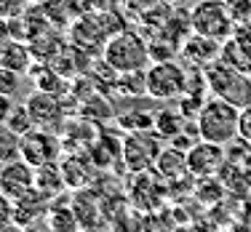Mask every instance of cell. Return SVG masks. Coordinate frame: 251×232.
<instances>
[{"mask_svg":"<svg viewBox=\"0 0 251 232\" xmlns=\"http://www.w3.org/2000/svg\"><path fill=\"white\" fill-rule=\"evenodd\" d=\"M195 128H198L201 139L227 147L241 136V107L222 96L208 99L201 104L198 115H195Z\"/></svg>","mask_w":251,"mask_h":232,"instance_id":"1","label":"cell"},{"mask_svg":"<svg viewBox=\"0 0 251 232\" xmlns=\"http://www.w3.org/2000/svg\"><path fill=\"white\" fill-rule=\"evenodd\" d=\"M150 46L142 35H136L134 29H121L115 32L101 48V62L107 64V70L112 72H139V70L150 67Z\"/></svg>","mask_w":251,"mask_h":232,"instance_id":"2","label":"cell"},{"mask_svg":"<svg viewBox=\"0 0 251 232\" xmlns=\"http://www.w3.org/2000/svg\"><path fill=\"white\" fill-rule=\"evenodd\" d=\"M147 77V96L155 102H176L187 91L190 72L176 56L171 59H158L145 70Z\"/></svg>","mask_w":251,"mask_h":232,"instance_id":"3","label":"cell"},{"mask_svg":"<svg viewBox=\"0 0 251 232\" xmlns=\"http://www.w3.org/2000/svg\"><path fill=\"white\" fill-rule=\"evenodd\" d=\"M190 27H193V32L225 43L235 32V16L227 8L225 0H198L190 8Z\"/></svg>","mask_w":251,"mask_h":232,"instance_id":"4","label":"cell"},{"mask_svg":"<svg viewBox=\"0 0 251 232\" xmlns=\"http://www.w3.org/2000/svg\"><path fill=\"white\" fill-rule=\"evenodd\" d=\"M206 86L214 96H222L227 102L246 107L251 104V83L246 75H241V70L235 64L217 59L206 67Z\"/></svg>","mask_w":251,"mask_h":232,"instance_id":"5","label":"cell"},{"mask_svg":"<svg viewBox=\"0 0 251 232\" xmlns=\"http://www.w3.org/2000/svg\"><path fill=\"white\" fill-rule=\"evenodd\" d=\"M64 150V141L56 131L49 128H38L35 126L32 131L19 136V158L27 160L29 165L35 168H43L49 163H56L59 155Z\"/></svg>","mask_w":251,"mask_h":232,"instance_id":"6","label":"cell"},{"mask_svg":"<svg viewBox=\"0 0 251 232\" xmlns=\"http://www.w3.org/2000/svg\"><path fill=\"white\" fill-rule=\"evenodd\" d=\"M160 139L163 136H155L150 131H134L123 139V165L131 174H145V171L155 168V160L160 155Z\"/></svg>","mask_w":251,"mask_h":232,"instance_id":"7","label":"cell"},{"mask_svg":"<svg viewBox=\"0 0 251 232\" xmlns=\"http://www.w3.org/2000/svg\"><path fill=\"white\" fill-rule=\"evenodd\" d=\"M29 115H32V123L38 128H49V131H59L64 126V107H62V96L49 91H40L35 88L32 93L25 99Z\"/></svg>","mask_w":251,"mask_h":232,"instance_id":"8","label":"cell"},{"mask_svg":"<svg viewBox=\"0 0 251 232\" xmlns=\"http://www.w3.org/2000/svg\"><path fill=\"white\" fill-rule=\"evenodd\" d=\"M225 163V147L214 144V141L198 139L187 150V168L193 179H206V176H217Z\"/></svg>","mask_w":251,"mask_h":232,"instance_id":"9","label":"cell"},{"mask_svg":"<svg viewBox=\"0 0 251 232\" xmlns=\"http://www.w3.org/2000/svg\"><path fill=\"white\" fill-rule=\"evenodd\" d=\"M35 174H38V168L16 155L14 160L0 165V189H3L8 198L16 200V198H22V195H27L35 189Z\"/></svg>","mask_w":251,"mask_h":232,"instance_id":"10","label":"cell"},{"mask_svg":"<svg viewBox=\"0 0 251 232\" xmlns=\"http://www.w3.org/2000/svg\"><path fill=\"white\" fill-rule=\"evenodd\" d=\"M219 46H222L219 40H211V38H206V35L193 32L182 43V48H179V59L187 62L190 67H208V64L217 62L219 53H222Z\"/></svg>","mask_w":251,"mask_h":232,"instance_id":"11","label":"cell"},{"mask_svg":"<svg viewBox=\"0 0 251 232\" xmlns=\"http://www.w3.org/2000/svg\"><path fill=\"white\" fill-rule=\"evenodd\" d=\"M59 165H62L67 189H86V187H91L97 163L91 160V155H88V152H70L67 158H62V163H59Z\"/></svg>","mask_w":251,"mask_h":232,"instance_id":"12","label":"cell"},{"mask_svg":"<svg viewBox=\"0 0 251 232\" xmlns=\"http://www.w3.org/2000/svg\"><path fill=\"white\" fill-rule=\"evenodd\" d=\"M51 200L46 195H40L38 189L22 195L14 200V227H35L40 219H46Z\"/></svg>","mask_w":251,"mask_h":232,"instance_id":"13","label":"cell"},{"mask_svg":"<svg viewBox=\"0 0 251 232\" xmlns=\"http://www.w3.org/2000/svg\"><path fill=\"white\" fill-rule=\"evenodd\" d=\"M155 174L160 176V179L166 182H176L182 179V176H190V168H187V150H182V147H163L158 155V160H155Z\"/></svg>","mask_w":251,"mask_h":232,"instance_id":"14","label":"cell"},{"mask_svg":"<svg viewBox=\"0 0 251 232\" xmlns=\"http://www.w3.org/2000/svg\"><path fill=\"white\" fill-rule=\"evenodd\" d=\"M35 189H38L40 195H46L49 200L67 192V182H64L62 165L49 163V165H43V168H38V174H35Z\"/></svg>","mask_w":251,"mask_h":232,"instance_id":"15","label":"cell"},{"mask_svg":"<svg viewBox=\"0 0 251 232\" xmlns=\"http://www.w3.org/2000/svg\"><path fill=\"white\" fill-rule=\"evenodd\" d=\"M184 128V115L176 107H163L155 112V134H160L163 139H174L182 134Z\"/></svg>","mask_w":251,"mask_h":232,"instance_id":"16","label":"cell"},{"mask_svg":"<svg viewBox=\"0 0 251 232\" xmlns=\"http://www.w3.org/2000/svg\"><path fill=\"white\" fill-rule=\"evenodd\" d=\"M0 64L16 70V72H27L29 64H32V62H29L27 46H22V43H8V46L3 48V53H0Z\"/></svg>","mask_w":251,"mask_h":232,"instance_id":"17","label":"cell"},{"mask_svg":"<svg viewBox=\"0 0 251 232\" xmlns=\"http://www.w3.org/2000/svg\"><path fill=\"white\" fill-rule=\"evenodd\" d=\"M8 131H14L16 136H22V134H27V131H32L35 128V123H32V115H29V110H27V104L22 102V104H16L11 107V112H8V117H5V123H3Z\"/></svg>","mask_w":251,"mask_h":232,"instance_id":"18","label":"cell"},{"mask_svg":"<svg viewBox=\"0 0 251 232\" xmlns=\"http://www.w3.org/2000/svg\"><path fill=\"white\" fill-rule=\"evenodd\" d=\"M35 88H40V91H49V93H56V96H62L64 91H67V83H64L62 75H56L53 70H43V72L35 75Z\"/></svg>","mask_w":251,"mask_h":232,"instance_id":"19","label":"cell"},{"mask_svg":"<svg viewBox=\"0 0 251 232\" xmlns=\"http://www.w3.org/2000/svg\"><path fill=\"white\" fill-rule=\"evenodd\" d=\"M16 155H19V136L5 126H0V165L14 160Z\"/></svg>","mask_w":251,"mask_h":232,"instance_id":"20","label":"cell"},{"mask_svg":"<svg viewBox=\"0 0 251 232\" xmlns=\"http://www.w3.org/2000/svg\"><path fill=\"white\" fill-rule=\"evenodd\" d=\"M19 88H22V72L0 64V93H5V96L14 99L16 93H19Z\"/></svg>","mask_w":251,"mask_h":232,"instance_id":"21","label":"cell"},{"mask_svg":"<svg viewBox=\"0 0 251 232\" xmlns=\"http://www.w3.org/2000/svg\"><path fill=\"white\" fill-rule=\"evenodd\" d=\"M3 227H14V198L0 189V230Z\"/></svg>","mask_w":251,"mask_h":232,"instance_id":"22","label":"cell"},{"mask_svg":"<svg viewBox=\"0 0 251 232\" xmlns=\"http://www.w3.org/2000/svg\"><path fill=\"white\" fill-rule=\"evenodd\" d=\"M158 3H160V0H126V8L134 14V19H139L142 14H147V11L155 8Z\"/></svg>","mask_w":251,"mask_h":232,"instance_id":"23","label":"cell"},{"mask_svg":"<svg viewBox=\"0 0 251 232\" xmlns=\"http://www.w3.org/2000/svg\"><path fill=\"white\" fill-rule=\"evenodd\" d=\"M241 136L251 141V104L241 107Z\"/></svg>","mask_w":251,"mask_h":232,"instance_id":"24","label":"cell"},{"mask_svg":"<svg viewBox=\"0 0 251 232\" xmlns=\"http://www.w3.org/2000/svg\"><path fill=\"white\" fill-rule=\"evenodd\" d=\"M11 107H14V99H11V96H5V93H0V126L5 123V117H8Z\"/></svg>","mask_w":251,"mask_h":232,"instance_id":"25","label":"cell"},{"mask_svg":"<svg viewBox=\"0 0 251 232\" xmlns=\"http://www.w3.org/2000/svg\"><path fill=\"white\" fill-rule=\"evenodd\" d=\"M166 5H171V8H182V5H187L190 0H163Z\"/></svg>","mask_w":251,"mask_h":232,"instance_id":"26","label":"cell"}]
</instances>
